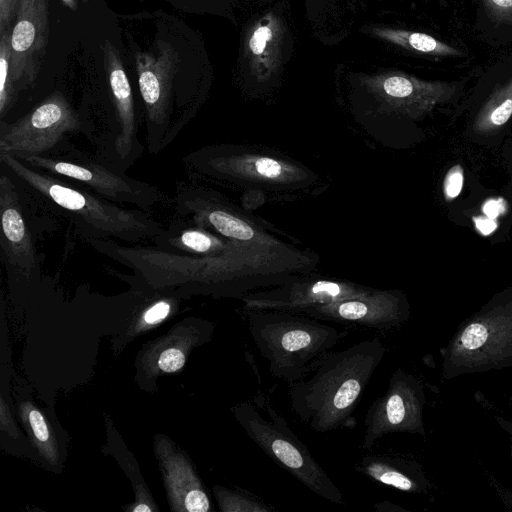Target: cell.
I'll return each instance as SVG.
<instances>
[{"label": "cell", "mask_w": 512, "mask_h": 512, "mask_svg": "<svg viewBox=\"0 0 512 512\" xmlns=\"http://www.w3.org/2000/svg\"><path fill=\"white\" fill-rule=\"evenodd\" d=\"M11 32V28L6 30L1 34L0 39V112L2 116L8 109L13 95V84L10 79Z\"/></svg>", "instance_id": "cb8c5ba5"}, {"label": "cell", "mask_w": 512, "mask_h": 512, "mask_svg": "<svg viewBox=\"0 0 512 512\" xmlns=\"http://www.w3.org/2000/svg\"><path fill=\"white\" fill-rule=\"evenodd\" d=\"M80 129V118L66 98L56 92L21 119L1 125L0 153L43 154L65 134Z\"/></svg>", "instance_id": "8fae6325"}, {"label": "cell", "mask_w": 512, "mask_h": 512, "mask_svg": "<svg viewBox=\"0 0 512 512\" xmlns=\"http://www.w3.org/2000/svg\"><path fill=\"white\" fill-rule=\"evenodd\" d=\"M176 210L191 220L226 238L240 242L280 243L256 220L204 187L184 185L178 188Z\"/></svg>", "instance_id": "4fadbf2b"}, {"label": "cell", "mask_w": 512, "mask_h": 512, "mask_svg": "<svg viewBox=\"0 0 512 512\" xmlns=\"http://www.w3.org/2000/svg\"><path fill=\"white\" fill-rule=\"evenodd\" d=\"M0 160L22 182L87 231V238L136 243L165 232L160 222L143 211L122 208L98 194L40 172L12 154L0 153Z\"/></svg>", "instance_id": "3957f363"}, {"label": "cell", "mask_w": 512, "mask_h": 512, "mask_svg": "<svg viewBox=\"0 0 512 512\" xmlns=\"http://www.w3.org/2000/svg\"><path fill=\"white\" fill-rule=\"evenodd\" d=\"M1 247L8 262L29 275L34 269L36 253L32 236L11 178L0 177Z\"/></svg>", "instance_id": "ac0fdd59"}, {"label": "cell", "mask_w": 512, "mask_h": 512, "mask_svg": "<svg viewBox=\"0 0 512 512\" xmlns=\"http://www.w3.org/2000/svg\"><path fill=\"white\" fill-rule=\"evenodd\" d=\"M463 186V170L459 165L452 167L444 180V192L447 198L457 197Z\"/></svg>", "instance_id": "83f0119b"}, {"label": "cell", "mask_w": 512, "mask_h": 512, "mask_svg": "<svg viewBox=\"0 0 512 512\" xmlns=\"http://www.w3.org/2000/svg\"><path fill=\"white\" fill-rule=\"evenodd\" d=\"M512 365V306L475 316L451 341L445 370L456 373L498 369Z\"/></svg>", "instance_id": "ba28073f"}, {"label": "cell", "mask_w": 512, "mask_h": 512, "mask_svg": "<svg viewBox=\"0 0 512 512\" xmlns=\"http://www.w3.org/2000/svg\"><path fill=\"white\" fill-rule=\"evenodd\" d=\"M29 422L33 429L34 435L39 441L45 442L49 439V431L46 422L39 411H30Z\"/></svg>", "instance_id": "1f68e13d"}, {"label": "cell", "mask_w": 512, "mask_h": 512, "mask_svg": "<svg viewBox=\"0 0 512 512\" xmlns=\"http://www.w3.org/2000/svg\"><path fill=\"white\" fill-rule=\"evenodd\" d=\"M170 311V305L161 301L149 308L145 315L144 321L148 324H154L164 319Z\"/></svg>", "instance_id": "d6a6232c"}, {"label": "cell", "mask_w": 512, "mask_h": 512, "mask_svg": "<svg viewBox=\"0 0 512 512\" xmlns=\"http://www.w3.org/2000/svg\"><path fill=\"white\" fill-rule=\"evenodd\" d=\"M505 209L504 203L502 199L488 200L483 206V212L485 215L491 219H495L501 212Z\"/></svg>", "instance_id": "836d02e7"}, {"label": "cell", "mask_w": 512, "mask_h": 512, "mask_svg": "<svg viewBox=\"0 0 512 512\" xmlns=\"http://www.w3.org/2000/svg\"><path fill=\"white\" fill-rule=\"evenodd\" d=\"M361 31L402 49L434 57H463V52L423 32L383 25H366Z\"/></svg>", "instance_id": "7402d4cb"}, {"label": "cell", "mask_w": 512, "mask_h": 512, "mask_svg": "<svg viewBox=\"0 0 512 512\" xmlns=\"http://www.w3.org/2000/svg\"><path fill=\"white\" fill-rule=\"evenodd\" d=\"M473 219H474L476 228L483 235L491 234L497 227L496 222L487 216L486 217H483V216L474 217Z\"/></svg>", "instance_id": "e575fe53"}, {"label": "cell", "mask_w": 512, "mask_h": 512, "mask_svg": "<svg viewBox=\"0 0 512 512\" xmlns=\"http://www.w3.org/2000/svg\"><path fill=\"white\" fill-rule=\"evenodd\" d=\"M303 313L320 320L389 330L408 318L409 308L401 292L374 289L365 296L313 306Z\"/></svg>", "instance_id": "9a60e30c"}, {"label": "cell", "mask_w": 512, "mask_h": 512, "mask_svg": "<svg viewBox=\"0 0 512 512\" xmlns=\"http://www.w3.org/2000/svg\"><path fill=\"white\" fill-rule=\"evenodd\" d=\"M221 510L227 512H273L275 509L245 492L220 490L218 493Z\"/></svg>", "instance_id": "603a6c76"}, {"label": "cell", "mask_w": 512, "mask_h": 512, "mask_svg": "<svg viewBox=\"0 0 512 512\" xmlns=\"http://www.w3.org/2000/svg\"><path fill=\"white\" fill-rule=\"evenodd\" d=\"M374 288L334 278L295 276L275 287L246 293L242 300L249 310H277L303 313L307 308L357 298Z\"/></svg>", "instance_id": "5bb4252c"}, {"label": "cell", "mask_w": 512, "mask_h": 512, "mask_svg": "<svg viewBox=\"0 0 512 512\" xmlns=\"http://www.w3.org/2000/svg\"><path fill=\"white\" fill-rule=\"evenodd\" d=\"M355 469L373 481L405 491L421 492L423 480L413 466L402 459L390 455H365Z\"/></svg>", "instance_id": "44dd1931"}, {"label": "cell", "mask_w": 512, "mask_h": 512, "mask_svg": "<svg viewBox=\"0 0 512 512\" xmlns=\"http://www.w3.org/2000/svg\"><path fill=\"white\" fill-rule=\"evenodd\" d=\"M269 420L249 402L236 406L235 417L250 439L276 464L316 495L335 504L343 503L340 488L310 453L308 447L289 428L286 420L270 405Z\"/></svg>", "instance_id": "8992f818"}, {"label": "cell", "mask_w": 512, "mask_h": 512, "mask_svg": "<svg viewBox=\"0 0 512 512\" xmlns=\"http://www.w3.org/2000/svg\"><path fill=\"white\" fill-rule=\"evenodd\" d=\"M424 394L420 383L402 369L390 377L385 393L369 406L365 419L362 448L370 450L386 434H424Z\"/></svg>", "instance_id": "7c38bea8"}, {"label": "cell", "mask_w": 512, "mask_h": 512, "mask_svg": "<svg viewBox=\"0 0 512 512\" xmlns=\"http://www.w3.org/2000/svg\"><path fill=\"white\" fill-rule=\"evenodd\" d=\"M493 125H503L512 115V77L491 97L485 112Z\"/></svg>", "instance_id": "d4e9b609"}, {"label": "cell", "mask_w": 512, "mask_h": 512, "mask_svg": "<svg viewBox=\"0 0 512 512\" xmlns=\"http://www.w3.org/2000/svg\"><path fill=\"white\" fill-rule=\"evenodd\" d=\"M30 167L51 175L80 182L112 202L149 209L162 199V193L148 183L132 179L84 156L48 157L42 154H12Z\"/></svg>", "instance_id": "9c48e42d"}, {"label": "cell", "mask_w": 512, "mask_h": 512, "mask_svg": "<svg viewBox=\"0 0 512 512\" xmlns=\"http://www.w3.org/2000/svg\"><path fill=\"white\" fill-rule=\"evenodd\" d=\"M133 511L135 512H149L151 511V508L148 507L147 505H143V504H140L138 506H136Z\"/></svg>", "instance_id": "74e56055"}, {"label": "cell", "mask_w": 512, "mask_h": 512, "mask_svg": "<svg viewBox=\"0 0 512 512\" xmlns=\"http://www.w3.org/2000/svg\"><path fill=\"white\" fill-rule=\"evenodd\" d=\"M288 4L280 1L254 14L242 29L238 70L249 90L264 91L280 80L293 54Z\"/></svg>", "instance_id": "52a82bcc"}, {"label": "cell", "mask_w": 512, "mask_h": 512, "mask_svg": "<svg viewBox=\"0 0 512 512\" xmlns=\"http://www.w3.org/2000/svg\"><path fill=\"white\" fill-rule=\"evenodd\" d=\"M374 510L377 512H397L405 509L391 503L390 501H380L374 505Z\"/></svg>", "instance_id": "d590c367"}, {"label": "cell", "mask_w": 512, "mask_h": 512, "mask_svg": "<svg viewBox=\"0 0 512 512\" xmlns=\"http://www.w3.org/2000/svg\"><path fill=\"white\" fill-rule=\"evenodd\" d=\"M154 241L157 247L180 254L215 256L227 250L235 240L196 223L193 226H178L175 223Z\"/></svg>", "instance_id": "ffe728a7"}, {"label": "cell", "mask_w": 512, "mask_h": 512, "mask_svg": "<svg viewBox=\"0 0 512 512\" xmlns=\"http://www.w3.org/2000/svg\"><path fill=\"white\" fill-rule=\"evenodd\" d=\"M66 6H68L70 9L75 10L80 2H83L85 0H62Z\"/></svg>", "instance_id": "8d00e7d4"}, {"label": "cell", "mask_w": 512, "mask_h": 512, "mask_svg": "<svg viewBox=\"0 0 512 512\" xmlns=\"http://www.w3.org/2000/svg\"><path fill=\"white\" fill-rule=\"evenodd\" d=\"M385 352L375 337L324 354L307 380L289 384L292 411L315 432L347 426Z\"/></svg>", "instance_id": "7a4b0ae2"}, {"label": "cell", "mask_w": 512, "mask_h": 512, "mask_svg": "<svg viewBox=\"0 0 512 512\" xmlns=\"http://www.w3.org/2000/svg\"><path fill=\"white\" fill-rule=\"evenodd\" d=\"M483 5L495 21L512 23V0H483Z\"/></svg>", "instance_id": "4316f807"}, {"label": "cell", "mask_w": 512, "mask_h": 512, "mask_svg": "<svg viewBox=\"0 0 512 512\" xmlns=\"http://www.w3.org/2000/svg\"><path fill=\"white\" fill-rule=\"evenodd\" d=\"M184 161L193 174L245 187L298 188L315 179L308 169L282 156L232 145L203 147Z\"/></svg>", "instance_id": "5b68a950"}, {"label": "cell", "mask_w": 512, "mask_h": 512, "mask_svg": "<svg viewBox=\"0 0 512 512\" xmlns=\"http://www.w3.org/2000/svg\"><path fill=\"white\" fill-rule=\"evenodd\" d=\"M108 83L115 106L119 130L115 149L123 159H128L141 149L137 139V123L133 94L118 51L109 41L104 44Z\"/></svg>", "instance_id": "d6986e66"}, {"label": "cell", "mask_w": 512, "mask_h": 512, "mask_svg": "<svg viewBox=\"0 0 512 512\" xmlns=\"http://www.w3.org/2000/svg\"><path fill=\"white\" fill-rule=\"evenodd\" d=\"M89 244L109 258L131 268L137 275L158 284H202L207 289L232 296L263 286L286 282L291 273L257 264L248 258L257 254L281 251L283 243L234 241L223 253L215 256H191L159 247L125 246L110 239L87 238Z\"/></svg>", "instance_id": "6da1fadb"}, {"label": "cell", "mask_w": 512, "mask_h": 512, "mask_svg": "<svg viewBox=\"0 0 512 512\" xmlns=\"http://www.w3.org/2000/svg\"><path fill=\"white\" fill-rule=\"evenodd\" d=\"M139 91L147 121V144L150 153H158L172 137V84L179 57L175 50L161 47L157 52L135 55Z\"/></svg>", "instance_id": "30bf717a"}, {"label": "cell", "mask_w": 512, "mask_h": 512, "mask_svg": "<svg viewBox=\"0 0 512 512\" xmlns=\"http://www.w3.org/2000/svg\"><path fill=\"white\" fill-rule=\"evenodd\" d=\"M248 331L271 374L288 384L310 372L344 332L311 316L277 310H251Z\"/></svg>", "instance_id": "277c9868"}, {"label": "cell", "mask_w": 512, "mask_h": 512, "mask_svg": "<svg viewBox=\"0 0 512 512\" xmlns=\"http://www.w3.org/2000/svg\"><path fill=\"white\" fill-rule=\"evenodd\" d=\"M49 38L48 0H20L11 32L10 79L32 83L39 71Z\"/></svg>", "instance_id": "2e32d148"}, {"label": "cell", "mask_w": 512, "mask_h": 512, "mask_svg": "<svg viewBox=\"0 0 512 512\" xmlns=\"http://www.w3.org/2000/svg\"><path fill=\"white\" fill-rule=\"evenodd\" d=\"M358 84L382 103L407 112H423L448 99L454 83L426 81L401 71L356 76Z\"/></svg>", "instance_id": "e0dca14e"}, {"label": "cell", "mask_w": 512, "mask_h": 512, "mask_svg": "<svg viewBox=\"0 0 512 512\" xmlns=\"http://www.w3.org/2000/svg\"><path fill=\"white\" fill-rule=\"evenodd\" d=\"M339 0H304L307 19L313 25L324 23L334 16Z\"/></svg>", "instance_id": "484cf974"}, {"label": "cell", "mask_w": 512, "mask_h": 512, "mask_svg": "<svg viewBox=\"0 0 512 512\" xmlns=\"http://www.w3.org/2000/svg\"><path fill=\"white\" fill-rule=\"evenodd\" d=\"M184 506L190 512H206L210 509V502L202 489L194 488L186 494Z\"/></svg>", "instance_id": "f546056e"}, {"label": "cell", "mask_w": 512, "mask_h": 512, "mask_svg": "<svg viewBox=\"0 0 512 512\" xmlns=\"http://www.w3.org/2000/svg\"><path fill=\"white\" fill-rule=\"evenodd\" d=\"M348 1V0H347ZM358 0H349L350 3H352L353 5H356Z\"/></svg>", "instance_id": "f35d334b"}, {"label": "cell", "mask_w": 512, "mask_h": 512, "mask_svg": "<svg viewBox=\"0 0 512 512\" xmlns=\"http://www.w3.org/2000/svg\"><path fill=\"white\" fill-rule=\"evenodd\" d=\"M185 363L184 354L175 348L165 350L159 357L158 365L165 372H175Z\"/></svg>", "instance_id": "f1b7e54d"}, {"label": "cell", "mask_w": 512, "mask_h": 512, "mask_svg": "<svg viewBox=\"0 0 512 512\" xmlns=\"http://www.w3.org/2000/svg\"><path fill=\"white\" fill-rule=\"evenodd\" d=\"M20 0H0V32L3 34L11 28V23L16 17Z\"/></svg>", "instance_id": "4dcf8cb0"}]
</instances>
